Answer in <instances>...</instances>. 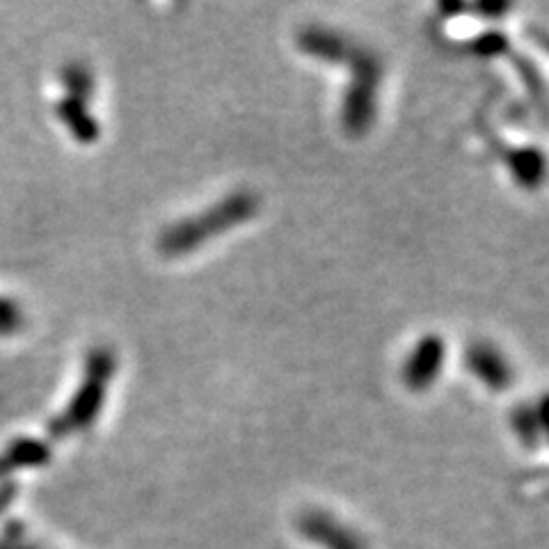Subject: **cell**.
Wrapping results in <instances>:
<instances>
[{
  "mask_svg": "<svg viewBox=\"0 0 549 549\" xmlns=\"http://www.w3.org/2000/svg\"><path fill=\"white\" fill-rule=\"evenodd\" d=\"M298 46L309 58L350 69V83L341 99V126L348 135L360 138L371 129L378 115V90L383 81V65L378 55L325 26L300 30Z\"/></svg>",
  "mask_w": 549,
  "mask_h": 549,
  "instance_id": "1",
  "label": "cell"
},
{
  "mask_svg": "<svg viewBox=\"0 0 549 549\" xmlns=\"http://www.w3.org/2000/svg\"><path fill=\"white\" fill-rule=\"evenodd\" d=\"M259 197L252 190H234L222 197L209 209L195 216L181 218L163 229L158 236V252L165 257H186V254L204 248L213 236H222L245 225L259 213Z\"/></svg>",
  "mask_w": 549,
  "mask_h": 549,
  "instance_id": "2",
  "label": "cell"
},
{
  "mask_svg": "<svg viewBox=\"0 0 549 549\" xmlns=\"http://www.w3.org/2000/svg\"><path fill=\"white\" fill-rule=\"evenodd\" d=\"M115 371H117V360L113 350L108 348L94 350L90 360H87L85 380L81 389H78L74 403H71V408L65 412V417L55 421L53 431L58 435H67V433L83 431V428H90L94 424V419L99 417V412L103 410L110 380H113Z\"/></svg>",
  "mask_w": 549,
  "mask_h": 549,
  "instance_id": "3",
  "label": "cell"
},
{
  "mask_svg": "<svg viewBox=\"0 0 549 549\" xmlns=\"http://www.w3.org/2000/svg\"><path fill=\"white\" fill-rule=\"evenodd\" d=\"M444 360H447V344L437 334H426L424 339L417 341L412 348L408 360L403 364V383L412 392H426L435 385L444 369Z\"/></svg>",
  "mask_w": 549,
  "mask_h": 549,
  "instance_id": "4",
  "label": "cell"
},
{
  "mask_svg": "<svg viewBox=\"0 0 549 549\" xmlns=\"http://www.w3.org/2000/svg\"><path fill=\"white\" fill-rule=\"evenodd\" d=\"M465 364L474 378L481 380L490 392H504L511 387L515 373L511 362L490 341H474L465 353Z\"/></svg>",
  "mask_w": 549,
  "mask_h": 549,
  "instance_id": "5",
  "label": "cell"
},
{
  "mask_svg": "<svg viewBox=\"0 0 549 549\" xmlns=\"http://www.w3.org/2000/svg\"><path fill=\"white\" fill-rule=\"evenodd\" d=\"M298 531L309 543L323 549H366L357 533L323 511H307L298 520Z\"/></svg>",
  "mask_w": 549,
  "mask_h": 549,
  "instance_id": "6",
  "label": "cell"
},
{
  "mask_svg": "<svg viewBox=\"0 0 549 549\" xmlns=\"http://www.w3.org/2000/svg\"><path fill=\"white\" fill-rule=\"evenodd\" d=\"M513 428L527 447H536L543 437V415L540 405H524L513 415Z\"/></svg>",
  "mask_w": 549,
  "mask_h": 549,
  "instance_id": "7",
  "label": "cell"
},
{
  "mask_svg": "<svg viewBox=\"0 0 549 549\" xmlns=\"http://www.w3.org/2000/svg\"><path fill=\"white\" fill-rule=\"evenodd\" d=\"M511 167L524 186H536L545 172L543 156H540L536 149H524L520 154H515L511 158Z\"/></svg>",
  "mask_w": 549,
  "mask_h": 549,
  "instance_id": "8",
  "label": "cell"
},
{
  "mask_svg": "<svg viewBox=\"0 0 549 549\" xmlns=\"http://www.w3.org/2000/svg\"><path fill=\"white\" fill-rule=\"evenodd\" d=\"M7 545H10L12 549H39L33 543H28V540H23L21 533H12V540Z\"/></svg>",
  "mask_w": 549,
  "mask_h": 549,
  "instance_id": "9",
  "label": "cell"
},
{
  "mask_svg": "<svg viewBox=\"0 0 549 549\" xmlns=\"http://www.w3.org/2000/svg\"><path fill=\"white\" fill-rule=\"evenodd\" d=\"M0 549H12L10 545H7V543H3V545H0Z\"/></svg>",
  "mask_w": 549,
  "mask_h": 549,
  "instance_id": "10",
  "label": "cell"
}]
</instances>
